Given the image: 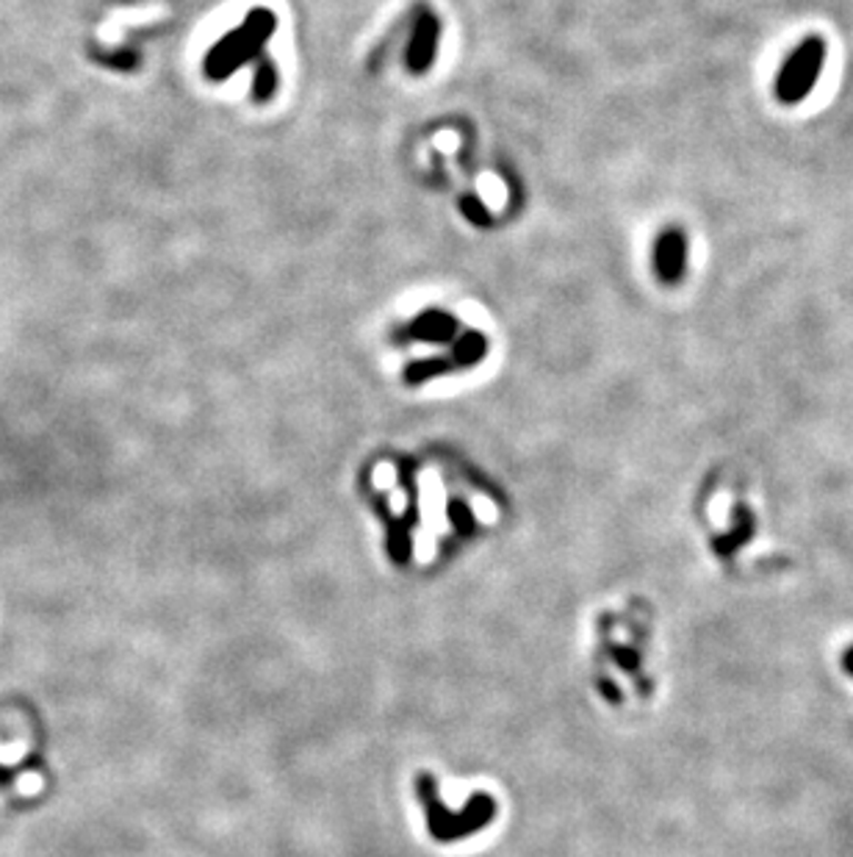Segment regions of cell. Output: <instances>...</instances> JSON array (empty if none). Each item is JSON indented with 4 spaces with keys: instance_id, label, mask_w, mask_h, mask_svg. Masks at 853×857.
<instances>
[{
    "instance_id": "1",
    "label": "cell",
    "mask_w": 853,
    "mask_h": 857,
    "mask_svg": "<svg viewBox=\"0 0 853 857\" xmlns=\"http://www.w3.org/2000/svg\"><path fill=\"white\" fill-rule=\"evenodd\" d=\"M823 59H826V44L823 39L812 37L806 42H801L793 50L787 61H784L782 72L776 78V94L784 103H799L815 87L817 76L823 70Z\"/></svg>"
},
{
    "instance_id": "2",
    "label": "cell",
    "mask_w": 853,
    "mask_h": 857,
    "mask_svg": "<svg viewBox=\"0 0 853 857\" xmlns=\"http://www.w3.org/2000/svg\"><path fill=\"white\" fill-rule=\"evenodd\" d=\"M684 237L682 233L671 231L660 239L656 245V270L665 281H676L684 270Z\"/></svg>"
}]
</instances>
